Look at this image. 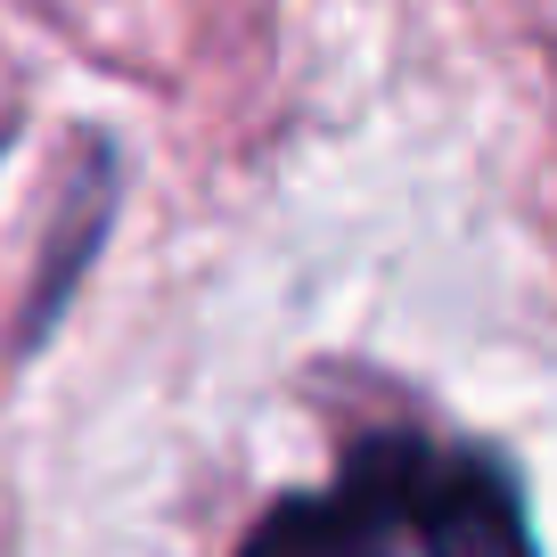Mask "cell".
<instances>
[{"instance_id":"cell-2","label":"cell","mask_w":557,"mask_h":557,"mask_svg":"<svg viewBox=\"0 0 557 557\" xmlns=\"http://www.w3.org/2000/svg\"><path fill=\"white\" fill-rule=\"evenodd\" d=\"M401 541H410V524H401L385 451L369 443L345 468V484L278 500L271 517L238 541V557H401Z\"/></svg>"},{"instance_id":"cell-1","label":"cell","mask_w":557,"mask_h":557,"mask_svg":"<svg viewBox=\"0 0 557 557\" xmlns=\"http://www.w3.org/2000/svg\"><path fill=\"white\" fill-rule=\"evenodd\" d=\"M377 451L418 557H541L524 524V492L500 459L435 451V443H377Z\"/></svg>"}]
</instances>
